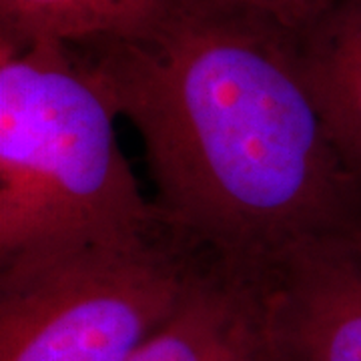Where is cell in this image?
Wrapping results in <instances>:
<instances>
[{
    "mask_svg": "<svg viewBox=\"0 0 361 361\" xmlns=\"http://www.w3.org/2000/svg\"><path fill=\"white\" fill-rule=\"evenodd\" d=\"M78 44L141 137L161 219L199 251L259 271L361 215V187L325 130L295 35L177 0L145 37Z\"/></svg>",
    "mask_w": 361,
    "mask_h": 361,
    "instance_id": "cell-1",
    "label": "cell"
},
{
    "mask_svg": "<svg viewBox=\"0 0 361 361\" xmlns=\"http://www.w3.org/2000/svg\"><path fill=\"white\" fill-rule=\"evenodd\" d=\"M85 44L0 39V265L163 225Z\"/></svg>",
    "mask_w": 361,
    "mask_h": 361,
    "instance_id": "cell-2",
    "label": "cell"
},
{
    "mask_svg": "<svg viewBox=\"0 0 361 361\" xmlns=\"http://www.w3.org/2000/svg\"><path fill=\"white\" fill-rule=\"evenodd\" d=\"M205 255L163 223L0 265V361H130Z\"/></svg>",
    "mask_w": 361,
    "mask_h": 361,
    "instance_id": "cell-3",
    "label": "cell"
},
{
    "mask_svg": "<svg viewBox=\"0 0 361 361\" xmlns=\"http://www.w3.org/2000/svg\"><path fill=\"white\" fill-rule=\"evenodd\" d=\"M255 273L271 361H361V215Z\"/></svg>",
    "mask_w": 361,
    "mask_h": 361,
    "instance_id": "cell-4",
    "label": "cell"
},
{
    "mask_svg": "<svg viewBox=\"0 0 361 361\" xmlns=\"http://www.w3.org/2000/svg\"><path fill=\"white\" fill-rule=\"evenodd\" d=\"M130 361H271L257 273L205 255Z\"/></svg>",
    "mask_w": 361,
    "mask_h": 361,
    "instance_id": "cell-5",
    "label": "cell"
},
{
    "mask_svg": "<svg viewBox=\"0 0 361 361\" xmlns=\"http://www.w3.org/2000/svg\"><path fill=\"white\" fill-rule=\"evenodd\" d=\"M295 40L325 130L361 187V0H334Z\"/></svg>",
    "mask_w": 361,
    "mask_h": 361,
    "instance_id": "cell-6",
    "label": "cell"
},
{
    "mask_svg": "<svg viewBox=\"0 0 361 361\" xmlns=\"http://www.w3.org/2000/svg\"><path fill=\"white\" fill-rule=\"evenodd\" d=\"M177 0H0V39H139L161 25Z\"/></svg>",
    "mask_w": 361,
    "mask_h": 361,
    "instance_id": "cell-7",
    "label": "cell"
},
{
    "mask_svg": "<svg viewBox=\"0 0 361 361\" xmlns=\"http://www.w3.org/2000/svg\"><path fill=\"white\" fill-rule=\"evenodd\" d=\"M217 6L251 14L273 23L291 35L303 32L334 0H209Z\"/></svg>",
    "mask_w": 361,
    "mask_h": 361,
    "instance_id": "cell-8",
    "label": "cell"
}]
</instances>
